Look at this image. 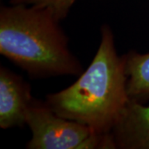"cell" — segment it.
Here are the masks:
<instances>
[{"label": "cell", "instance_id": "cell-3", "mask_svg": "<svg viewBox=\"0 0 149 149\" xmlns=\"http://www.w3.org/2000/svg\"><path fill=\"white\" fill-rule=\"evenodd\" d=\"M26 124L32 132L28 149H82L95 133L85 124L56 114L46 102L35 99L26 112Z\"/></svg>", "mask_w": 149, "mask_h": 149}, {"label": "cell", "instance_id": "cell-6", "mask_svg": "<svg viewBox=\"0 0 149 149\" xmlns=\"http://www.w3.org/2000/svg\"><path fill=\"white\" fill-rule=\"evenodd\" d=\"M124 57L129 100L146 104L149 100V52L131 51Z\"/></svg>", "mask_w": 149, "mask_h": 149}, {"label": "cell", "instance_id": "cell-1", "mask_svg": "<svg viewBox=\"0 0 149 149\" xmlns=\"http://www.w3.org/2000/svg\"><path fill=\"white\" fill-rule=\"evenodd\" d=\"M124 55L119 56L110 27H101V41L88 68L74 84L49 94L46 103L56 114L100 133H111L129 100Z\"/></svg>", "mask_w": 149, "mask_h": 149}, {"label": "cell", "instance_id": "cell-2", "mask_svg": "<svg viewBox=\"0 0 149 149\" xmlns=\"http://www.w3.org/2000/svg\"><path fill=\"white\" fill-rule=\"evenodd\" d=\"M59 20L47 8L26 4L2 6L0 53L33 79L80 75L79 60Z\"/></svg>", "mask_w": 149, "mask_h": 149}, {"label": "cell", "instance_id": "cell-7", "mask_svg": "<svg viewBox=\"0 0 149 149\" xmlns=\"http://www.w3.org/2000/svg\"><path fill=\"white\" fill-rule=\"evenodd\" d=\"M77 0H10L11 4H26L47 8L59 21L65 18Z\"/></svg>", "mask_w": 149, "mask_h": 149}, {"label": "cell", "instance_id": "cell-4", "mask_svg": "<svg viewBox=\"0 0 149 149\" xmlns=\"http://www.w3.org/2000/svg\"><path fill=\"white\" fill-rule=\"evenodd\" d=\"M31 85L10 70L0 68V128L22 127L32 103Z\"/></svg>", "mask_w": 149, "mask_h": 149}, {"label": "cell", "instance_id": "cell-5", "mask_svg": "<svg viewBox=\"0 0 149 149\" xmlns=\"http://www.w3.org/2000/svg\"><path fill=\"white\" fill-rule=\"evenodd\" d=\"M111 133L117 148L149 149V104L129 100Z\"/></svg>", "mask_w": 149, "mask_h": 149}]
</instances>
